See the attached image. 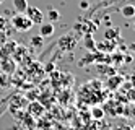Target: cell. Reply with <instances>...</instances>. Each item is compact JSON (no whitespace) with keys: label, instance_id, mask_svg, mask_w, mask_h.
<instances>
[{"label":"cell","instance_id":"8fae6325","mask_svg":"<svg viewBox=\"0 0 135 130\" xmlns=\"http://www.w3.org/2000/svg\"><path fill=\"white\" fill-rule=\"evenodd\" d=\"M0 3H3V0H0Z\"/></svg>","mask_w":135,"mask_h":130},{"label":"cell","instance_id":"5b68a950","mask_svg":"<svg viewBox=\"0 0 135 130\" xmlns=\"http://www.w3.org/2000/svg\"><path fill=\"white\" fill-rule=\"evenodd\" d=\"M13 7L18 13H25L28 8V2L26 0H13Z\"/></svg>","mask_w":135,"mask_h":130},{"label":"cell","instance_id":"52a82bcc","mask_svg":"<svg viewBox=\"0 0 135 130\" xmlns=\"http://www.w3.org/2000/svg\"><path fill=\"white\" fill-rule=\"evenodd\" d=\"M10 86V75H7V73H0V88L2 89H5V88H8Z\"/></svg>","mask_w":135,"mask_h":130},{"label":"cell","instance_id":"277c9868","mask_svg":"<svg viewBox=\"0 0 135 130\" xmlns=\"http://www.w3.org/2000/svg\"><path fill=\"white\" fill-rule=\"evenodd\" d=\"M54 34V25L52 23H41V29H39V36L41 37H51Z\"/></svg>","mask_w":135,"mask_h":130},{"label":"cell","instance_id":"ba28073f","mask_svg":"<svg viewBox=\"0 0 135 130\" xmlns=\"http://www.w3.org/2000/svg\"><path fill=\"white\" fill-rule=\"evenodd\" d=\"M47 18H49V21L52 23V21H55V20H59V18H60V13L57 12V10L51 8V10H49V13H47Z\"/></svg>","mask_w":135,"mask_h":130},{"label":"cell","instance_id":"9c48e42d","mask_svg":"<svg viewBox=\"0 0 135 130\" xmlns=\"http://www.w3.org/2000/svg\"><path fill=\"white\" fill-rule=\"evenodd\" d=\"M91 115L94 117V119H103L104 117V111L101 107H93L91 109Z\"/></svg>","mask_w":135,"mask_h":130},{"label":"cell","instance_id":"7a4b0ae2","mask_svg":"<svg viewBox=\"0 0 135 130\" xmlns=\"http://www.w3.org/2000/svg\"><path fill=\"white\" fill-rule=\"evenodd\" d=\"M25 15L31 20L33 25H41V23H44V13L37 7H30V5H28Z\"/></svg>","mask_w":135,"mask_h":130},{"label":"cell","instance_id":"8992f818","mask_svg":"<svg viewBox=\"0 0 135 130\" xmlns=\"http://www.w3.org/2000/svg\"><path fill=\"white\" fill-rule=\"evenodd\" d=\"M135 15V7L133 5H125V7H122V16H125V18H132Z\"/></svg>","mask_w":135,"mask_h":130},{"label":"cell","instance_id":"30bf717a","mask_svg":"<svg viewBox=\"0 0 135 130\" xmlns=\"http://www.w3.org/2000/svg\"><path fill=\"white\" fill-rule=\"evenodd\" d=\"M31 42H33V46H41L42 44V37L41 36H36V37H33Z\"/></svg>","mask_w":135,"mask_h":130},{"label":"cell","instance_id":"6da1fadb","mask_svg":"<svg viewBox=\"0 0 135 130\" xmlns=\"http://www.w3.org/2000/svg\"><path fill=\"white\" fill-rule=\"evenodd\" d=\"M12 26L16 29V31H20V33H28L33 28V23L25 13H16L12 18Z\"/></svg>","mask_w":135,"mask_h":130},{"label":"cell","instance_id":"3957f363","mask_svg":"<svg viewBox=\"0 0 135 130\" xmlns=\"http://www.w3.org/2000/svg\"><path fill=\"white\" fill-rule=\"evenodd\" d=\"M0 70H2L3 73L7 75H12L15 70H16V65H15V60H12V59H2L0 60Z\"/></svg>","mask_w":135,"mask_h":130}]
</instances>
